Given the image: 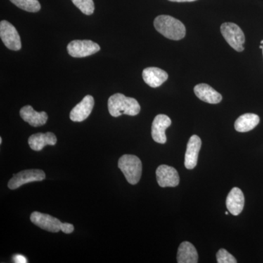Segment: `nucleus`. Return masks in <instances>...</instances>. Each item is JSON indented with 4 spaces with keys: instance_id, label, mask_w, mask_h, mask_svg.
Wrapping results in <instances>:
<instances>
[{
    "instance_id": "obj_25",
    "label": "nucleus",
    "mask_w": 263,
    "mask_h": 263,
    "mask_svg": "<svg viewBox=\"0 0 263 263\" xmlns=\"http://www.w3.org/2000/svg\"><path fill=\"white\" fill-rule=\"evenodd\" d=\"M171 2H175V3H186V2H195L197 0H168Z\"/></svg>"
},
{
    "instance_id": "obj_13",
    "label": "nucleus",
    "mask_w": 263,
    "mask_h": 263,
    "mask_svg": "<svg viewBox=\"0 0 263 263\" xmlns=\"http://www.w3.org/2000/svg\"><path fill=\"white\" fill-rule=\"evenodd\" d=\"M245 198L243 192L239 188L234 187L230 190L226 199L227 209L230 214L239 215L245 207Z\"/></svg>"
},
{
    "instance_id": "obj_14",
    "label": "nucleus",
    "mask_w": 263,
    "mask_h": 263,
    "mask_svg": "<svg viewBox=\"0 0 263 263\" xmlns=\"http://www.w3.org/2000/svg\"><path fill=\"white\" fill-rule=\"evenodd\" d=\"M20 116L24 122L29 123L32 127H41L48 121V114L46 112H37L31 105H26L21 109Z\"/></svg>"
},
{
    "instance_id": "obj_18",
    "label": "nucleus",
    "mask_w": 263,
    "mask_h": 263,
    "mask_svg": "<svg viewBox=\"0 0 263 263\" xmlns=\"http://www.w3.org/2000/svg\"><path fill=\"white\" fill-rule=\"evenodd\" d=\"M177 262L179 263H197L198 254L193 245L188 241H183L178 249Z\"/></svg>"
},
{
    "instance_id": "obj_29",
    "label": "nucleus",
    "mask_w": 263,
    "mask_h": 263,
    "mask_svg": "<svg viewBox=\"0 0 263 263\" xmlns=\"http://www.w3.org/2000/svg\"><path fill=\"white\" fill-rule=\"evenodd\" d=\"M262 54H263V48H262Z\"/></svg>"
},
{
    "instance_id": "obj_7",
    "label": "nucleus",
    "mask_w": 263,
    "mask_h": 263,
    "mask_svg": "<svg viewBox=\"0 0 263 263\" xmlns=\"http://www.w3.org/2000/svg\"><path fill=\"white\" fill-rule=\"evenodd\" d=\"M67 52L71 57L75 58H82L95 54L100 50V46L98 43L91 41L84 40V41H71L67 47Z\"/></svg>"
},
{
    "instance_id": "obj_4",
    "label": "nucleus",
    "mask_w": 263,
    "mask_h": 263,
    "mask_svg": "<svg viewBox=\"0 0 263 263\" xmlns=\"http://www.w3.org/2000/svg\"><path fill=\"white\" fill-rule=\"evenodd\" d=\"M221 33L228 44L238 52L245 50V35L242 29L234 23H224L221 26Z\"/></svg>"
},
{
    "instance_id": "obj_6",
    "label": "nucleus",
    "mask_w": 263,
    "mask_h": 263,
    "mask_svg": "<svg viewBox=\"0 0 263 263\" xmlns=\"http://www.w3.org/2000/svg\"><path fill=\"white\" fill-rule=\"evenodd\" d=\"M45 179L46 174L42 170H25L13 175V178L8 182V186L10 190H16L26 183L41 181Z\"/></svg>"
},
{
    "instance_id": "obj_21",
    "label": "nucleus",
    "mask_w": 263,
    "mask_h": 263,
    "mask_svg": "<svg viewBox=\"0 0 263 263\" xmlns=\"http://www.w3.org/2000/svg\"><path fill=\"white\" fill-rule=\"evenodd\" d=\"M74 5L85 15L93 14L95 11V3L93 0H71Z\"/></svg>"
},
{
    "instance_id": "obj_19",
    "label": "nucleus",
    "mask_w": 263,
    "mask_h": 263,
    "mask_svg": "<svg viewBox=\"0 0 263 263\" xmlns=\"http://www.w3.org/2000/svg\"><path fill=\"white\" fill-rule=\"evenodd\" d=\"M259 123V117L257 114H243L235 121V129L239 133H247L254 129Z\"/></svg>"
},
{
    "instance_id": "obj_5",
    "label": "nucleus",
    "mask_w": 263,
    "mask_h": 263,
    "mask_svg": "<svg viewBox=\"0 0 263 263\" xmlns=\"http://www.w3.org/2000/svg\"><path fill=\"white\" fill-rule=\"evenodd\" d=\"M0 37L7 48L13 51H19L22 48V41L18 31L8 21L0 22Z\"/></svg>"
},
{
    "instance_id": "obj_8",
    "label": "nucleus",
    "mask_w": 263,
    "mask_h": 263,
    "mask_svg": "<svg viewBox=\"0 0 263 263\" xmlns=\"http://www.w3.org/2000/svg\"><path fill=\"white\" fill-rule=\"evenodd\" d=\"M157 181L161 187H175L179 184L178 171L171 166L162 164L156 171Z\"/></svg>"
},
{
    "instance_id": "obj_10",
    "label": "nucleus",
    "mask_w": 263,
    "mask_h": 263,
    "mask_svg": "<svg viewBox=\"0 0 263 263\" xmlns=\"http://www.w3.org/2000/svg\"><path fill=\"white\" fill-rule=\"evenodd\" d=\"M95 100L91 95H86L84 99L72 108L70 118L72 122H81L89 117L94 108Z\"/></svg>"
},
{
    "instance_id": "obj_20",
    "label": "nucleus",
    "mask_w": 263,
    "mask_h": 263,
    "mask_svg": "<svg viewBox=\"0 0 263 263\" xmlns=\"http://www.w3.org/2000/svg\"><path fill=\"white\" fill-rule=\"evenodd\" d=\"M10 1L15 6L29 13H37L41 8V5L38 0H10Z\"/></svg>"
},
{
    "instance_id": "obj_23",
    "label": "nucleus",
    "mask_w": 263,
    "mask_h": 263,
    "mask_svg": "<svg viewBox=\"0 0 263 263\" xmlns=\"http://www.w3.org/2000/svg\"><path fill=\"white\" fill-rule=\"evenodd\" d=\"M61 230L66 234H70L74 231V226L70 223H62Z\"/></svg>"
},
{
    "instance_id": "obj_24",
    "label": "nucleus",
    "mask_w": 263,
    "mask_h": 263,
    "mask_svg": "<svg viewBox=\"0 0 263 263\" xmlns=\"http://www.w3.org/2000/svg\"><path fill=\"white\" fill-rule=\"evenodd\" d=\"M14 262L17 263H25L27 262V259L24 257L22 254H17L13 257Z\"/></svg>"
},
{
    "instance_id": "obj_2",
    "label": "nucleus",
    "mask_w": 263,
    "mask_h": 263,
    "mask_svg": "<svg viewBox=\"0 0 263 263\" xmlns=\"http://www.w3.org/2000/svg\"><path fill=\"white\" fill-rule=\"evenodd\" d=\"M108 107L109 113L114 117H120L122 114L136 116L141 111V106L136 99L127 98L120 93L109 98Z\"/></svg>"
},
{
    "instance_id": "obj_9",
    "label": "nucleus",
    "mask_w": 263,
    "mask_h": 263,
    "mask_svg": "<svg viewBox=\"0 0 263 263\" xmlns=\"http://www.w3.org/2000/svg\"><path fill=\"white\" fill-rule=\"evenodd\" d=\"M30 220L41 229L51 233H58L62 230V221L48 214L38 212H33L31 214Z\"/></svg>"
},
{
    "instance_id": "obj_22",
    "label": "nucleus",
    "mask_w": 263,
    "mask_h": 263,
    "mask_svg": "<svg viewBox=\"0 0 263 263\" xmlns=\"http://www.w3.org/2000/svg\"><path fill=\"white\" fill-rule=\"evenodd\" d=\"M216 260L218 263H236V259L229 253L226 249H220L216 253Z\"/></svg>"
},
{
    "instance_id": "obj_11",
    "label": "nucleus",
    "mask_w": 263,
    "mask_h": 263,
    "mask_svg": "<svg viewBox=\"0 0 263 263\" xmlns=\"http://www.w3.org/2000/svg\"><path fill=\"white\" fill-rule=\"evenodd\" d=\"M171 125V119L164 114H159L154 119L152 126V136L154 141L158 143L167 141L165 130Z\"/></svg>"
},
{
    "instance_id": "obj_27",
    "label": "nucleus",
    "mask_w": 263,
    "mask_h": 263,
    "mask_svg": "<svg viewBox=\"0 0 263 263\" xmlns=\"http://www.w3.org/2000/svg\"><path fill=\"white\" fill-rule=\"evenodd\" d=\"M260 44H261V45H263V40H262V41H261V42H260Z\"/></svg>"
},
{
    "instance_id": "obj_3",
    "label": "nucleus",
    "mask_w": 263,
    "mask_h": 263,
    "mask_svg": "<svg viewBox=\"0 0 263 263\" xmlns=\"http://www.w3.org/2000/svg\"><path fill=\"white\" fill-rule=\"evenodd\" d=\"M119 168L122 171L128 183L135 185L139 182L142 175V162L135 155H124L118 162Z\"/></svg>"
},
{
    "instance_id": "obj_17",
    "label": "nucleus",
    "mask_w": 263,
    "mask_h": 263,
    "mask_svg": "<svg viewBox=\"0 0 263 263\" xmlns=\"http://www.w3.org/2000/svg\"><path fill=\"white\" fill-rule=\"evenodd\" d=\"M57 138L51 132L46 133H37L29 138L28 143L30 148L34 151H41L45 146L56 145Z\"/></svg>"
},
{
    "instance_id": "obj_15",
    "label": "nucleus",
    "mask_w": 263,
    "mask_h": 263,
    "mask_svg": "<svg viewBox=\"0 0 263 263\" xmlns=\"http://www.w3.org/2000/svg\"><path fill=\"white\" fill-rule=\"evenodd\" d=\"M143 79L151 87L157 88L167 80L168 74L158 67H147L143 71Z\"/></svg>"
},
{
    "instance_id": "obj_12",
    "label": "nucleus",
    "mask_w": 263,
    "mask_h": 263,
    "mask_svg": "<svg viewBox=\"0 0 263 263\" xmlns=\"http://www.w3.org/2000/svg\"><path fill=\"white\" fill-rule=\"evenodd\" d=\"M201 145V139L196 135L191 136L189 140L184 159V165L186 169L192 170L196 167Z\"/></svg>"
},
{
    "instance_id": "obj_26",
    "label": "nucleus",
    "mask_w": 263,
    "mask_h": 263,
    "mask_svg": "<svg viewBox=\"0 0 263 263\" xmlns=\"http://www.w3.org/2000/svg\"><path fill=\"white\" fill-rule=\"evenodd\" d=\"M2 143H3V138H0V144H1Z\"/></svg>"
},
{
    "instance_id": "obj_28",
    "label": "nucleus",
    "mask_w": 263,
    "mask_h": 263,
    "mask_svg": "<svg viewBox=\"0 0 263 263\" xmlns=\"http://www.w3.org/2000/svg\"><path fill=\"white\" fill-rule=\"evenodd\" d=\"M226 215H228V212H226Z\"/></svg>"
},
{
    "instance_id": "obj_1",
    "label": "nucleus",
    "mask_w": 263,
    "mask_h": 263,
    "mask_svg": "<svg viewBox=\"0 0 263 263\" xmlns=\"http://www.w3.org/2000/svg\"><path fill=\"white\" fill-rule=\"evenodd\" d=\"M157 32L173 41H179L186 35V27L178 19L167 15L157 16L154 22Z\"/></svg>"
},
{
    "instance_id": "obj_16",
    "label": "nucleus",
    "mask_w": 263,
    "mask_h": 263,
    "mask_svg": "<svg viewBox=\"0 0 263 263\" xmlns=\"http://www.w3.org/2000/svg\"><path fill=\"white\" fill-rule=\"evenodd\" d=\"M194 91L197 98L205 103L217 104L220 103L222 100L221 95L206 84L196 85L194 88Z\"/></svg>"
}]
</instances>
